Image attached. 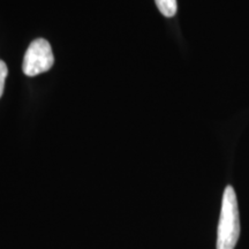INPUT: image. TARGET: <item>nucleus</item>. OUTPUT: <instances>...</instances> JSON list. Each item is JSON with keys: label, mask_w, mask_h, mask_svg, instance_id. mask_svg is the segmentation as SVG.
<instances>
[{"label": "nucleus", "mask_w": 249, "mask_h": 249, "mask_svg": "<svg viewBox=\"0 0 249 249\" xmlns=\"http://www.w3.org/2000/svg\"><path fill=\"white\" fill-rule=\"evenodd\" d=\"M8 74V70L6 64L2 60H0V97L2 96V92H4V88H5V81L6 77H7Z\"/></svg>", "instance_id": "4"}, {"label": "nucleus", "mask_w": 249, "mask_h": 249, "mask_svg": "<svg viewBox=\"0 0 249 249\" xmlns=\"http://www.w3.org/2000/svg\"><path fill=\"white\" fill-rule=\"evenodd\" d=\"M240 236V216L238 200L232 186L224 191L219 224L217 230V249H234Z\"/></svg>", "instance_id": "1"}, {"label": "nucleus", "mask_w": 249, "mask_h": 249, "mask_svg": "<svg viewBox=\"0 0 249 249\" xmlns=\"http://www.w3.org/2000/svg\"><path fill=\"white\" fill-rule=\"evenodd\" d=\"M156 5L158 9L164 17L172 18L176 15L178 5H177V0H155Z\"/></svg>", "instance_id": "3"}, {"label": "nucleus", "mask_w": 249, "mask_h": 249, "mask_svg": "<svg viewBox=\"0 0 249 249\" xmlns=\"http://www.w3.org/2000/svg\"><path fill=\"white\" fill-rule=\"evenodd\" d=\"M54 64L51 45L44 38H37L30 43L23 58L22 70L27 76H36L50 71Z\"/></svg>", "instance_id": "2"}]
</instances>
